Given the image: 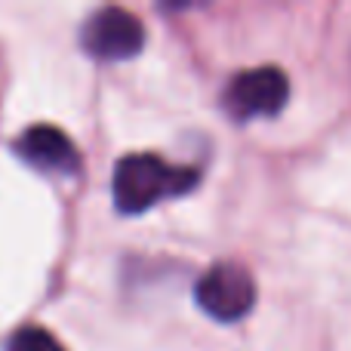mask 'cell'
Instances as JSON below:
<instances>
[{
	"mask_svg": "<svg viewBox=\"0 0 351 351\" xmlns=\"http://www.w3.org/2000/svg\"><path fill=\"white\" fill-rule=\"evenodd\" d=\"M16 152L22 160H28L34 170L43 173H77L80 154L74 142L49 123H34L16 139Z\"/></svg>",
	"mask_w": 351,
	"mask_h": 351,
	"instance_id": "5b68a950",
	"label": "cell"
},
{
	"mask_svg": "<svg viewBox=\"0 0 351 351\" xmlns=\"http://www.w3.org/2000/svg\"><path fill=\"white\" fill-rule=\"evenodd\" d=\"M194 185H197V170L173 167L158 154H127L117 160L114 176H111L114 206L127 216L152 210L158 200L185 194Z\"/></svg>",
	"mask_w": 351,
	"mask_h": 351,
	"instance_id": "6da1fadb",
	"label": "cell"
},
{
	"mask_svg": "<svg viewBox=\"0 0 351 351\" xmlns=\"http://www.w3.org/2000/svg\"><path fill=\"white\" fill-rule=\"evenodd\" d=\"M290 96V80L280 68L262 65L241 71L225 90V108L237 121H250V117H271L287 105Z\"/></svg>",
	"mask_w": 351,
	"mask_h": 351,
	"instance_id": "277c9868",
	"label": "cell"
},
{
	"mask_svg": "<svg viewBox=\"0 0 351 351\" xmlns=\"http://www.w3.org/2000/svg\"><path fill=\"white\" fill-rule=\"evenodd\" d=\"M80 43L93 59L102 62H123L133 59L145 47V25L121 6H105L93 12L80 28Z\"/></svg>",
	"mask_w": 351,
	"mask_h": 351,
	"instance_id": "3957f363",
	"label": "cell"
},
{
	"mask_svg": "<svg viewBox=\"0 0 351 351\" xmlns=\"http://www.w3.org/2000/svg\"><path fill=\"white\" fill-rule=\"evenodd\" d=\"M194 299L197 305L213 317V321H241L253 311L256 305V284L250 271L234 262H219L194 287Z\"/></svg>",
	"mask_w": 351,
	"mask_h": 351,
	"instance_id": "7a4b0ae2",
	"label": "cell"
},
{
	"mask_svg": "<svg viewBox=\"0 0 351 351\" xmlns=\"http://www.w3.org/2000/svg\"><path fill=\"white\" fill-rule=\"evenodd\" d=\"M6 351H65V346L43 327H22L10 336Z\"/></svg>",
	"mask_w": 351,
	"mask_h": 351,
	"instance_id": "8992f818",
	"label": "cell"
}]
</instances>
